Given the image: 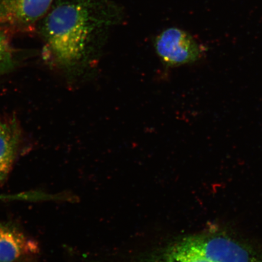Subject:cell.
I'll use <instances>...</instances> for the list:
<instances>
[{
    "instance_id": "1",
    "label": "cell",
    "mask_w": 262,
    "mask_h": 262,
    "mask_svg": "<svg viewBox=\"0 0 262 262\" xmlns=\"http://www.w3.org/2000/svg\"><path fill=\"white\" fill-rule=\"evenodd\" d=\"M42 19L49 50L59 63L71 66L83 57L95 31L117 18L99 0H55Z\"/></svg>"
},
{
    "instance_id": "6",
    "label": "cell",
    "mask_w": 262,
    "mask_h": 262,
    "mask_svg": "<svg viewBox=\"0 0 262 262\" xmlns=\"http://www.w3.org/2000/svg\"><path fill=\"white\" fill-rule=\"evenodd\" d=\"M20 139L21 131L14 118L0 116V182L11 171Z\"/></svg>"
},
{
    "instance_id": "8",
    "label": "cell",
    "mask_w": 262,
    "mask_h": 262,
    "mask_svg": "<svg viewBox=\"0 0 262 262\" xmlns=\"http://www.w3.org/2000/svg\"><path fill=\"white\" fill-rule=\"evenodd\" d=\"M13 64V54L7 35L0 31V73L9 70Z\"/></svg>"
},
{
    "instance_id": "5",
    "label": "cell",
    "mask_w": 262,
    "mask_h": 262,
    "mask_svg": "<svg viewBox=\"0 0 262 262\" xmlns=\"http://www.w3.org/2000/svg\"><path fill=\"white\" fill-rule=\"evenodd\" d=\"M38 252L34 239L14 225L0 222V262H19Z\"/></svg>"
},
{
    "instance_id": "9",
    "label": "cell",
    "mask_w": 262,
    "mask_h": 262,
    "mask_svg": "<svg viewBox=\"0 0 262 262\" xmlns=\"http://www.w3.org/2000/svg\"><path fill=\"white\" fill-rule=\"evenodd\" d=\"M19 262H29V261L28 260V258H27V259H25L24 260H22V261H19Z\"/></svg>"
},
{
    "instance_id": "7",
    "label": "cell",
    "mask_w": 262,
    "mask_h": 262,
    "mask_svg": "<svg viewBox=\"0 0 262 262\" xmlns=\"http://www.w3.org/2000/svg\"><path fill=\"white\" fill-rule=\"evenodd\" d=\"M136 262H211L202 255L171 243L139 257Z\"/></svg>"
},
{
    "instance_id": "2",
    "label": "cell",
    "mask_w": 262,
    "mask_h": 262,
    "mask_svg": "<svg viewBox=\"0 0 262 262\" xmlns=\"http://www.w3.org/2000/svg\"><path fill=\"white\" fill-rule=\"evenodd\" d=\"M211 262H262V256L244 242L224 234L190 235L173 242Z\"/></svg>"
},
{
    "instance_id": "4",
    "label": "cell",
    "mask_w": 262,
    "mask_h": 262,
    "mask_svg": "<svg viewBox=\"0 0 262 262\" xmlns=\"http://www.w3.org/2000/svg\"><path fill=\"white\" fill-rule=\"evenodd\" d=\"M55 0H0V24L30 30L43 18Z\"/></svg>"
},
{
    "instance_id": "3",
    "label": "cell",
    "mask_w": 262,
    "mask_h": 262,
    "mask_svg": "<svg viewBox=\"0 0 262 262\" xmlns=\"http://www.w3.org/2000/svg\"><path fill=\"white\" fill-rule=\"evenodd\" d=\"M155 48L160 58L169 67L194 63L204 54V48L191 35L177 28L160 33L156 37Z\"/></svg>"
}]
</instances>
